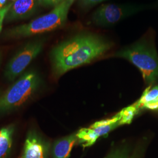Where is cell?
I'll return each mask as SVG.
<instances>
[{"label":"cell","instance_id":"6da1fadb","mask_svg":"<svg viewBox=\"0 0 158 158\" xmlns=\"http://www.w3.org/2000/svg\"><path fill=\"white\" fill-rule=\"evenodd\" d=\"M113 46L108 40L92 34L83 33L64 41L52 51L53 71L59 77L68 71L91 62Z\"/></svg>","mask_w":158,"mask_h":158},{"label":"cell","instance_id":"7a4b0ae2","mask_svg":"<svg viewBox=\"0 0 158 158\" xmlns=\"http://www.w3.org/2000/svg\"><path fill=\"white\" fill-rule=\"evenodd\" d=\"M114 56L125 59L133 64L139 70L147 85L158 83V55L152 44L141 40L118 51Z\"/></svg>","mask_w":158,"mask_h":158},{"label":"cell","instance_id":"3957f363","mask_svg":"<svg viewBox=\"0 0 158 158\" xmlns=\"http://www.w3.org/2000/svg\"><path fill=\"white\" fill-rule=\"evenodd\" d=\"M74 1L63 0L49 13L27 24L11 29L6 34L10 37H26L58 28L66 21L68 12Z\"/></svg>","mask_w":158,"mask_h":158},{"label":"cell","instance_id":"277c9868","mask_svg":"<svg viewBox=\"0 0 158 158\" xmlns=\"http://www.w3.org/2000/svg\"><path fill=\"white\" fill-rule=\"evenodd\" d=\"M40 85L39 75L27 72L0 96V113H5L21 106L28 102Z\"/></svg>","mask_w":158,"mask_h":158},{"label":"cell","instance_id":"5b68a950","mask_svg":"<svg viewBox=\"0 0 158 158\" xmlns=\"http://www.w3.org/2000/svg\"><path fill=\"white\" fill-rule=\"evenodd\" d=\"M42 48L43 42L36 40L29 42L18 51L6 66L5 72L6 79L12 81L16 79L40 54Z\"/></svg>","mask_w":158,"mask_h":158},{"label":"cell","instance_id":"8992f818","mask_svg":"<svg viewBox=\"0 0 158 158\" xmlns=\"http://www.w3.org/2000/svg\"><path fill=\"white\" fill-rule=\"evenodd\" d=\"M119 120L120 117L117 113L110 118L97 121L89 128H81L76 132L78 142L84 148L92 146L99 138L107 135L120 126Z\"/></svg>","mask_w":158,"mask_h":158},{"label":"cell","instance_id":"52a82bcc","mask_svg":"<svg viewBox=\"0 0 158 158\" xmlns=\"http://www.w3.org/2000/svg\"><path fill=\"white\" fill-rule=\"evenodd\" d=\"M137 10L136 7L132 6L113 4L102 5L93 13L92 21L98 27H110L135 13Z\"/></svg>","mask_w":158,"mask_h":158},{"label":"cell","instance_id":"ba28073f","mask_svg":"<svg viewBox=\"0 0 158 158\" xmlns=\"http://www.w3.org/2000/svg\"><path fill=\"white\" fill-rule=\"evenodd\" d=\"M50 143L37 131H29L19 158H49Z\"/></svg>","mask_w":158,"mask_h":158},{"label":"cell","instance_id":"9c48e42d","mask_svg":"<svg viewBox=\"0 0 158 158\" xmlns=\"http://www.w3.org/2000/svg\"><path fill=\"white\" fill-rule=\"evenodd\" d=\"M38 0H15L12 2L6 18L8 21L21 19L31 15L35 11Z\"/></svg>","mask_w":158,"mask_h":158},{"label":"cell","instance_id":"30bf717a","mask_svg":"<svg viewBox=\"0 0 158 158\" xmlns=\"http://www.w3.org/2000/svg\"><path fill=\"white\" fill-rule=\"evenodd\" d=\"M76 142H78L76 133L57 139L52 147V158H69L72 148Z\"/></svg>","mask_w":158,"mask_h":158},{"label":"cell","instance_id":"8fae6325","mask_svg":"<svg viewBox=\"0 0 158 158\" xmlns=\"http://www.w3.org/2000/svg\"><path fill=\"white\" fill-rule=\"evenodd\" d=\"M15 127L10 125L0 129V158H7L11 149Z\"/></svg>","mask_w":158,"mask_h":158},{"label":"cell","instance_id":"7c38bea8","mask_svg":"<svg viewBox=\"0 0 158 158\" xmlns=\"http://www.w3.org/2000/svg\"><path fill=\"white\" fill-rule=\"evenodd\" d=\"M132 147L124 142L113 147L104 158H128L132 152Z\"/></svg>","mask_w":158,"mask_h":158},{"label":"cell","instance_id":"4fadbf2b","mask_svg":"<svg viewBox=\"0 0 158 158\" xmlns=\"http://www.w3.org/2000/svg\"><path fill=\"white\" fill-rule=\"evenodd\" d=\"M158 98V85L151 88V85L147 87L143 93L141 98L136 102L135 105L139 110L147 104L153 102Z\"/></svg>","mask_w":158,"mask_h":158},{"label":"cell","instance_id":"5bb4252c","mask_svg":"<svg viewBox=\"0 0 158 158\" xmlns=\"http://www.w3.org/2000/svg\"><path fill=\"white\" fill-rule=\"evenodd\" d=\"M139 110L136 107L135 103L133 105L123 108L118 113L120 117V125H123L131 124Z\"/></svg>","mask_w":158,"mask_h":158},{"label":"cell","instance_id":"9a60e30c","mask_svg":"<svg viewBox=\"0 0 158 158\" xmlns=\"http://www.w3.org/2000/svg\"><path fill=\"white\" fill-rule=\"evenodd\" d=\"M146 145L144 142H139L132 151L128 158H143L145 152Z\"/></svg>","mask_w":158,"mask_h":158},{"label":"cell","instance_id":"2e32d148","mask_svg":"<svg viewBox=\"0 0 158 158\" xmlns=\"http://www.w3.org/2000/svg\"><path fill=\"white\" fill-rule=\"evenodd\" d=\"M106 0H79V4L84 9H87L96 6Z\"/></svg>","mask_w":158,"mask_h":158},{"label":"cell","instance_id":"e0dca14e","mask_svg":"<svg viewBox=\"0 0 158 158\" xmlns=\"http://www.w3.org/2000/svg\"><path fill=\"white\" fill-rule=\"evenodd\" d=\"M12 3H9L7 5H6L2 8H0V32L1 31L2 27V23L4 21V18H6V15L10 9Z\"/></svg>","mask_w":158,"mask_h":158},{"label":"cell","instance_id":"ac0fdd59","mask_svg":"<svg viewBox=\"0 0 158 158\" xmlns=\"http://www.w3.org/2000/svg\"><path fill=\"white\" fill-rule=\"evenodd\" d=\"M63 0H38L41 4L45 6H57Z\"/></svg>","mask_w":158,"mask_h":158},{"label":"cell","instance_id":"d6986e66","mask_svg":"<svg viewBox=\"0 0 158 158\" xmlns=\"http://www.w3.org/2000/svg\"><path fill=\"white\" fill-rule=\"evenodd\" d=\"M142 108L149 109V110H158V100H156L152 102H151L146 105H145Z\"/></svg>","mask_w":158,"mask_h":158},{"label":"cell","instance_id":"ffe728a7","mask_svg":"<svg viewBox=\"0 0 158 158\" xmlns=\"http://www.w3.org/2000/svg\"><path fill=\"white\" fill-rule=\"evenodd\" d=\"M6 0H0V8H2L6 6Z\"/></svg>","mask_w":158,"mask_h":158},{"label":"cell","instance_id":"44dd1931","mask_svg":"<svg viewBox=\"0 0 158 158\" xmlns=\"http://www.w3.org/2000/svg\"><path fill=\"white\" fill-rule=\"evenodd\" d=\"M1 52H0V62H1Z\"/></svg>","mask_w":158,"mask_h":158},{"label":"cell","instance_id":"7402d4cb","mask_svg":"<svg viewBox=\"0 0 158 158\" xmlns=\"http://www.w3.org/2000/svg\"><path fill=\"white\" fill-rule=\"evenodd\" d=\"M1 93H0V96H1Z\"/></svg>","mask_w":158,"mask_h":158},{"label":"cell","instance_id":"603a6c76","mask_svg":"<svg viewBox=\"0 0 158 158\" xmlns=\"http://www.w3.org/2000/svg\"><path fill=\"white\" fill-rule=\"evenodd\" d=\"M12 1H15V0H12Z\"/></svg>","mask_w":158,"mask_h":158},{"label":"cell","instance_id":"cb8c5ba5","mask_svg":"<svg viewBox=\"0 0 158 158\" xmlns=\"http://www.w3.org/2000/svg\"><path fill=\"white\" fill-rule=\"evenodd\" d=\"M157 100H158V99H157Z\"/></svg>","mask_w":158,"mask_h":158}]
</instances>
